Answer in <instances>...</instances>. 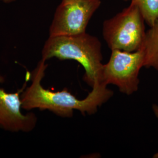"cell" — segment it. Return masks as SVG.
I'll use <instances>...</instances> for the list:
<instances>
[{
    "instance_id": "obj_1",
    "label": "cell",
    "mask_w": 158,
    "mask_h": 158,
    "mask_svg": "<svg viewBox=\"0 0 158 158\" xmlns=\"http://www.w3.org/2000/svg\"><path fill=\"white\" fill-rule=\"evenodd\" d=\"M45 62L41 59L38 63L31 74V85L21 95L22 108L24 110H48L63 117H72L74 110L84 115L85 114L91 115L95 114L98 107L113 96V91L102 84L94 85L92 91L83 100L77 98L67 89L56 92L45 89L41 85L48 67Z\"/></svg>"
},
{
    "instance_id": "obj_2",
    "label": "cell",
    "mask_w": 158,
    "mask_h": 158,
    "mask_svg": "<svg viewBox=\"0 0 158 158\" xmlns=\"http://www.w3.org/2000/svg\"><path fill=\"white\" fill-rule=\"evenodd\" d=\"M53 57L76 60L85 69L83 80L87 85L93 88L101 84L102 44L96 36L86 32L49 36L42 51V59L46 61Z\"/></svg>"
},
{
    "instance_id": "obj_3",
    "label": "cell",
    "mask_w": 158,
    "mask_h": 158,
    "mask_svg": "<svg viewBox=\"0 0 158 158\" xmlns=\"http://www.w3.org/2000/svg\"><path fill=\"white\" fill-rule=\"evenodd\" d=\"M144 23L139 8L131 2L122 11L104 21L103 38L111 51H138L141 48L146 33Z\"/></svg>"
},
{
    "instance_id": "obj_4",
    "label": "cell",
    "mask_w": 158,
    "mask_h": 158,
    "mask_svg": "<svg viewBox=\"0 0 158 158\" xmlns=\"http://www.w3.org/2000/svg\"><path fill=\"white\" fill-rule=\"evenodd\" d=\"M107 63L103 64L101 84L114 85L127 95H131L138 89L140 69L143 67L144 53L112 50Z\"/></svg>"
},
{
    "instance_id": "obj_5",
    "label": "cell",
    "mask_w": 158,
    "mask_h": 158,
    "mask_svg": "<svg viewBox=\"0 0 158 158\" xmlns=\"http://www.w3.org/2000/svg\"><path fill=\"white\" fill-rule=\"evenodd\" d=\"M101 3V0H62L51 23L49 36L85 32L91 18Z\"/></svg>"
},
{
    "instance_id": "obj_6",
    "label": "cell",
    "mask_w": 158,
    "mask_h": 158,
    "mask_svg": "<svg viewBox=\"0 0 158 158\" xmlns=\"http://www.w3.org/2000/svg\"><path fill=\"white\" fill-rule=\"evenodd\" d=\"M31 74L27 72L26 80L21 89L15 93H8L0 88V128L11 132L23 131L29 132L34 130L37 123V117L34 113L23 114L21 95L30 80ZM5 81L0 75V84Z\"/></svg>"
},
{
    "instance_id": "obj_7",
    "label": "cell",
    "mask_w": 158,
    "mask_h": 158,
    "mask_svg": "<svg viewBox=\"0 0 158 158\" xmlns=\"http://www.w3.org/2000/svg\"><path fill=\"white\" fill-rule=\"evenodd\" d=\"M141 49L144 53L143 67L158 70V19L146 32Z\"/></svg>"
},
{
    "instance_id": "obj_8",
    "label": "cell",
    "mask_w": 158,
    "mask_h": 158,
    "mask_svg": "<svg viewBox=\"0 0 158 158\" xmlns=\"http://www.w3.org/2000/svg\"><path fill=\"white\" fill-rule=\"evenodd\" d=\"M131 2L139 8L147 24L152 27L158 19V0H131Z\"/></svg>"
},
{
    "instance_id": "obj_9",
    "label": "cell",
    "mask_w": 158,
    "mask_h": 158,
    "mask_svg": "<svg viewBox=\"0 0 158 158\" xmlns=\"http://www.w3.org/2000/svg\"><path fill=\"white\" fill-rule=\"evenodd\" d=\"M153 110H154V111L155 114L157 115V117H158V107L156 106H154L153 107Z\"/></svg>"
},
{
    "instance_id": "obj_10",
    "label": "cell",
    "mask_w": 158,
    "mask_h": 158,
    "mask_svg": "<svg viewBox=\"0 0 158 158\" xmlns=\"http://www.w3.org/2000/svg\"><path fill=\"white\" fill-rule=\"evenodd\" d=\"M15 1H16V0H0V1H2L5 3H11Z\"/></svg>"
},
{
    "instance_id": "obj_11",
    "label": "cell",
    "mask_w": 158,
    "mask_h": 158,
    "mask_svg": "<svg viewBox=\"0 0 158 158\" xmlns=\"http://www.w3.org/2000/svg\"><path fill=\"white\" fill-rule=\"evenodd\" d=\"M154 158H158V153H156V154L155 155Z\"/></svg>"
},
{
    "instance_id": "obj_12",
    "label": "cell",
    "mask_w": 158,
    "mask_h": 158,
    "mask_svg": "<svg viewBox=\"0 0 158 158\" xmlns=\"http://www.w3.org/2000/svg\"><path fill=\"white\" fill-rule=\"evenodd\" d=\"M123 1H129V0H123Z\"/></svg>"
}]
</instances>
